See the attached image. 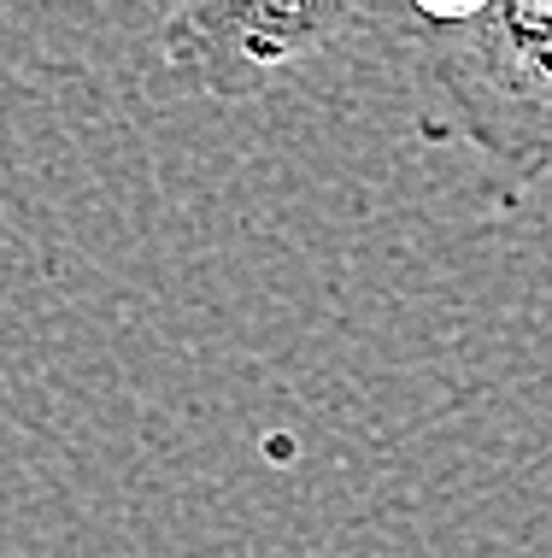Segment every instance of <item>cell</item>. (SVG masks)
Instances as JSON below:
<instances>
[{"label": "cell", "mask_w": 552, "mask_h": 558, "mask_svg": "<svg viewBox=\"0 0 552 558\" xmlns=\"http://www.w3.org/2000/svg\"><path fill=\"white\" fill-rule=\"evenodd\" d=\"M424 142L482 154L517 189L552 171V0L412 7Z\"/></svg>", "instance_id": "6da1fadb"}, {"label": "cell", "mask_w": 552, "mask_h": 558, "mask_svg": "<svg viewBox=\"0 0 552 558\" xmlns=\"http://www.w3.org/2000/svg\"><path fill=\"white\" fill-rule=\"evenodd\" d=\"M359 12L341 0H194L176 7L159 48L171 77L212 100H259L311 65Z\"/></svg>", "instance_id": "7a4b0ae2"}]
</instances>
